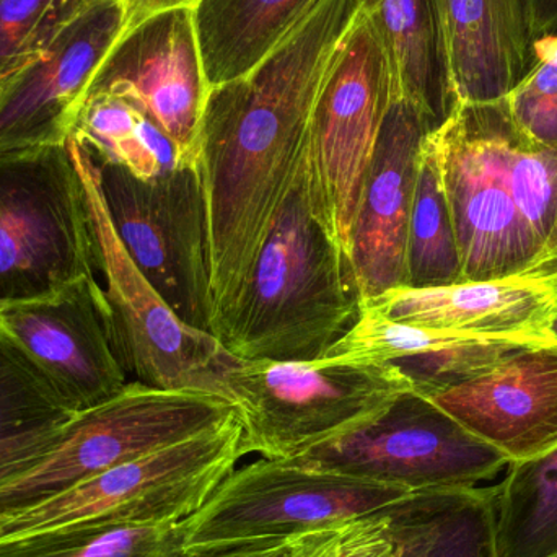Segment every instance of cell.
<instances>
[{
    "instance_id": "4316f807",
    "label": "cell",
    "mask_w": 557,
    "mask_h": 557,
    "mask_svg": "<svg viewBox=\"0 0 557 557\" xmlns=\"http://www.w3.org/2000/svg\"><path fill=\"white\" fill-rule=\"evenodd\" d=\"M406 287L428 288L461 282L454 222L434 153L422 143L408 232Z\"/></svg>"
},
{
    "instance_id": "e0dca14e",
    "label": "cell",
    "mask_w": 557,
    "mask_h": 557,
    "mask_svg": "<svg viewBox=\"0 0 557 557\" xmlns=\"http://www.w3.org/2000/svg\"><path fill=\"white\" fill-rule=\"evenodd\" d=\"M510 463L557 447V343L529 344L476 379L425 396Z\"/></svg>"
},
{
    "instance_id": "484cf974",
    "label": "cell",
    "mask_w": 557,
    "mask_h": 557,
    "mask_svg": "<svg viewBox=\"0 0 557 557\" xmlns=\"http://www.w3.org/2000/svg\"><path fill=\"white\" fill-rule=\"evenodd\" d=\"M186 549V520L65 527L0 542V557H180Z\"/></svg>"
},
{
    "instance_id": "d4e9b609",
    "label": "cell",
    "mask_w": 557,
    "mask_h": 557,
    "mask_svg": "<svg viewBox=\"0 0 557 557\" xmlns=\"http://www.w3.org/2000/svg\"><path fill=\"white\" fill-rule=\"evenodd\" d=\"M496 490L497 557L557 555V447L509 465Z\"/></svg>"
},
{
    "instance_id": "1f68e13d",
    "label": "cell",
    "mask_w": 557,
    "mask_h": 557,
    "mask_svg": "<svg viewBox=\"0 0 557 557\" xmlns=\"http://www.w3.org/2000/svg\"><path fill=\"white\" fill-rule=\"evenodd\" d=\"M290 557H399V549L382 510L292 536Z\"/></svg>"
},
{
    "instance_id": "ffe728a7",
    "label": "cell",
    "mask_w": 557,
    "mask_h": 557,
    "mask_svg": "<svg viewBox=\"0 0 557 557\" xmlns=\"http://www.w3.org/2000/svg\"><path fill=\"white\" fill-rule=\"evenodd\" d=\"M454 104L503 100L532 64L522 0H434Z\"/></svg>"
},
{
    "instance_id": "52a82bcc",
    "label": "cell",
    "mask_w": 557,
    "mask_h": 557,
    "mask_svg": "<svg viewBox=\"0 0 557 557\" xmlns=\"http://www.w3.org/2000/svg\"><path fill=\"white\" fill-rule=\"evenodd\" d=\"M392 101L385 45L359 5L321 85L307 150L311 211L349 258L354 219Z\"/></svg>"
},
{
    "instance_id": "7c38bea8",
    "label": "cell",
    "mask_w": 557,
    "mask_h": 557,
    "mask_svg": "<svg viewBox=\"0 0 557 557\" xmlns=\"http://www.w3.org/2000/svg\"><path fill=\"white\" fill-rule=\"evenodd\" d=\"M411 494L389 484L261 458L235 470L205 507L186 519V546L292 539L382 512Z\"/></svg>"
},
{
    "instance_id": "ac0fdd59",
    "label": "cell",
    "mask_w": 557,
    "mask_h": 557,
    "mask_svg": "<svg viewBox=\"0 0 557 557\" xmlns=\"http://www.w3.org/2000/svg\"><path fill=\"white\" fill-rule=\"evenodd\" d=\"M557 307V271L442 287H398L363 301V310L393 321L487 337L543 334Z\"/></svg>"
},
{
    "instance_id": "30bf717a",
    "label": "cell",
    "mask_w": 557,
    "mask_h": 557,
    "mask_svg": "<svg viewBox=\"0 0 557 557\" xmlns=\"http://www.w3.org/2000/svg\"><path fill=\"white\" fill-rule=\"evenodd\" d=\"M94 162L111 224L136 267L180 320L211 333V250L198 170L144 182L123 166Z\"/></svg>"
},
{
    "instance_id": "8fae6325",
    "label": "cell",
    "mask_w": 557,
    "mask_h": 557,
    "mask_svg": "<svg viewBox=\"0 0 557 557\" xmlns=\"http://www.w3.org/2000/svg\"><path fill=\"white\" fill-rule=\"evenodd\" d=\"M292 461L411 493L474 487L510 465L418 392L405 393L369 424Z\"/></svg>"
},
{
    "instance_id": "44dd1931",
    "label": "cell",
    "mask_w": 557,
    "mask_h": 557,
    "mask_svg": "<svg viewBox=\"0 0 557 557\" xmlns=\"http://www.w3.org/2000/svg\"><path fill=\"white\" fill-rule=\"evenodd\" d=\"M388 55L392 100L418 108L432 127L454 108L434 0H359Z\"/></svg>"
},
{
    "instance_id": "3957f363",
    "label": "cell",
    "mask_w": 557,
    "mask_h": 557,
    "mask_svg": "<svg viewBox=\"0 0 557 557\" xmlns=\"http://www.w3.org/2000/svg\"><path fill=\"white\" fill-rule=\"evenodd\" d=\"M248 454L292 461L372 422L411 380L389 363L276 362L235 357L222 375Z\"/></svg>"
},
{
    "instance_id": "4dcf8cb0",
    "label": "cell",
    "mask_w": 557,
    "mask_h": 557,
    "mask_svg": "<svg viewBox=\"0 0 557 557\" xmlns=\"http://www.w3.org/2000/svg\"><path fill=\"white\" fill-rule=\"evenodd\" d=\"M506 100L520 129L557 150V33L533 39L529 72Z\"/></svg>"
},
{
    "instance_id": "9c48e42d",
    "label": "cell",
    "mask_w": 557,
    "mask_h": 557,
    "mask_svg": "<svg viewBox=\"0 0 557 557\" xmlns=\"http://www.w3.org/2000/svg\"><path fill=\"white\" fill-rule=\"evenodd\" d=\"M69 144L84 180L98 271L107 282L104 297L110 308L111 336L124 372L134 376L133 382L144 385L228 398L222 375L235 357L214 334L180 320L144 276L111 224L94 157L74 139H69Z\"/></svg>"
},
{
    "instance_id": "d6a6232c",
    "label": "cell",
    "mask_w": 557,
    "mask_h": 557,
    "mask_svg": "<svg viewBox=\"0 0 557 557\" xmlns=\"http://www.w3.org/2000/svg\"><path fill=\"white\" fill-rule=\"evenodd\" d=\"M69 422L0 438V484L41 461L59 444Z\"/></svg>"
},
{
    "instance_id": "8992f818",
    "label": "cell",
    "mask_w": 557,
    "mask_h": 557,
    "mask_svg": "<svg viewBox=\"0 0 557 557\" xmlns=\"http://www.w3.org/2000/svg\"><path fill=\"white\" fill-rule=\"evenodd\" d=\"M506 98L454 104L425 136L441 172L458 253L461 282L543 273L545 247L517 208L504 163ZM552 273V271H549Z\"/></svg>"
},
{
    "instance_id": "4fadbf2b",
    "label": "cell",
    "mask_w": 557,
    "mask_h": 557,
    "mask_svg": "<svg viewBox=\"0 0 557 557\" xmlns=\"http://www.w3.org/2000/svg\"><path fill=\"white\" fill-rule=\"evenodd\" d=\"M94 94L133 101L175 144L180 169H196L209 85L195 7L156 13L124 33L95 74Z\"/></svg>"
},
{
    "instance_id": "e575fe53",
    "label": "cell",
    "mask_w": 557,
    "mask_h": 557,
    "mask_svg": "<svg viewBox=\"0 0 557 557\" xmlns=\"http://www.w3.org/2000/svg\"><path fill=\"white\" fill-rule=\"evenodd\" d=\"M196 2L198 0H123L124 12H126L123 35L129 29L136 28L144 20L156 15V13L165 12V10L175 9V7H195Z\"/></svg>"
},
{
    "instance_id": "2e32d148",
    "label": "cell",
    "mask_w": 557,
    "mask_h": 557,
    "mask_svg": "<svg viewBox=\"0 0 557 557\" xmlns=\"http://www.w3.org/2000/svg\"><path fill=\"white\" fill-rule=\"evenodd\" d=\"M434 129L408 101H392L354 219L350 260L363 301L406 287L419 157Z\"/></svg>"
},
{
    "instance_id": "cb8c5ba5",
    "label": "cell",
    "mask_w": 557,
    "mask_h": 557,
    "mask_svg": "<svg viewBox=\"0 0 557 557\" xmlns=\"http://www.w3.org/2000/svg\"><path fill=\"white\" fill-rule=\"evenodd\" d=\"M71 139L144 182L180 169L175 144L139 107L116 95H88Z\"/></svg>"
},
{
    "instance_id": "7a4b0ae2",
    "label": "cell",
    "mask_w": 557,
    "mask_h": 557,
    "mask_svg": "<svg viewBox=\"0 0 557 557\" xmlns=\"http://www.w3.org/2000/svg\"><path fill=\"white\" fill-rule=\"evenodd\" d=\"M352 261L311 211L305 169L211 333L242 360L314 362L362 317Z\"/></svg>"
},
{
    "instance_id": "836d02e7",
    "label": "cell",
    "mask_w": 557,
    "mask_h": 557,
    "mask_svg": "<svg viewBox=\"0 0 557 557\" xmlns=\"http://www.w3.org/2000/svg\"><path fill=\"white\" fill-rule=\"evenodd\" d=\"M530 38L557 33V0H522Z\"/></svg>"
},
{
    "instance_id": "277c9868",
    "label": "cell",
    "mask_w": 557,
    "mask_h": 557,
    "mask_svg": "<svg viewBox=\"0 0 557 557\" xmlns=\"http://www.w3.org/2000/svg\"><path fill=\"white\" fill-rule=\"evenodd\" d=\"M97 271L71 144L0 149V310L49 297Z\"/></svg>"
},
{
    "instance_id": "5b68a950",
    "label": "cell",
    "mask_w": 557,
    "mask_h": 557,
    "mask_svg": "<svg viewBox=\"0 0 557 557\" xmlns=\"http://www.w3.org/2000/svg\"><path fill=\"white\" fill-rule=\"evenodd\" d=\"M247 455L240 416L178 444L117 465L0 519V542L65 527L157 525L195 516Z\"/></svg>"
},
{
    "instance_id": "8d00e7d4",
    "label": "cell",
    "mask_w": 557,
    "mask_h": 557,
    "mask_svg": "<svg viewBox=\"0 0 557 557\" xmlns=\"http://www.w3.org/2000/svg\"><path fill=\"white\" fill-rule=\"evenodd\" d=\"M543 334H545L546 339L552 341V343H557V307L556 310L553 311L548 323H546Z\"/></svg>"
},
{
    "instance_id": "74e56055",
    "label": "cell",
    "mask_w": 557,
    "mask_h": 557,
    "mask_svg": "<svg viewBox=\"0 0 557 557\" xmlns=\"http://www.w3.org/2000/svg\"><path fill=\"white\" fill-rule=\"evenodd\" d=\"M552 557H557V555L556 556H552Z\"/></svg>"
},
{
    "instance_id": "d590c367",
    "label": "cell",
    "mask_w": 557,
    "mask_h": 557,
    "mask_svg": "<svg viewBox=\"0 0 557 557\" xmlns=\"http://www.w3.org/2000/svg\"><path fill=\"white\" fill-rule=\"evenodd\" d=\"M543 267L549 271H557V227L548 248H546L545 258H543Z\"/></svg>"
},
{
    "instance_id": "6da1fadb",
    "label": "cell",
    "mask_w": 557,
    "mask_h": 557,
    "mask_svg": "<svg viewBox=\"0 0 557 557\" xmlns=\"http://www.w3.org/2000/svg\"><path fill=\"white\" fill-rule=\"evenodd\" d=\"M359 0H317L253 71L211 88L198 170L211 250V330L244 285L305 169L311 117Z\"/></svg>"
},
{
    "instance_id": "83f0119b",
    "label": "cell",
    "mask_w": 557,
    "mask_h": 557,
    "mask_svg": "<svg viewBox=\"0 0 557 557\" xmlns=\"http://www.w3.org/2000/svg\"><path fill=\"white\" fill-rule=\"evenodd\" d=\"M51 380L0 324V438L71 421Z\"/></svg>"
},
{
    "instance_id": "d6986e66",
    "label": "cell",
    "mask_w": 557,
    "mask_h": 557,
    "mask_svg": "<svg viewBox=\"0 0 557 557\" xmlns=\"http://www.w3.org/2000/svg\"><path fill=\"white\" fill-rule=\"evenodd\" d=\"M535 343L546 341L431 330L363 310L356 326L314 362L389 363L411 380L414 392L428 396L476 379L507 354Z\"/></svg>"
},
{
    "instance_id": "ba28073f",
    "label": "cell",
    "mask_w": 557,
    "mask_h": 557,
    "mask_svg": "<svg viewBox=\"0 0 557 557\" xmlns=\"http://www.w3.org/2000/svg\"><path fill=\"white\" fill-rule=\"evenodd\" d=\"M231 398L129 382L110 401L78 412L59 444L0 484V519L52 499L117 465L218 428L237 414Z\"/></svg>"
},
{
    "instance_id": "7402d4cb",
    "label": "cell",
    "mask_w": 557,
    "mask_h": 557,
    "mask_svg": "<svg viewBox=\"0 0 557 557\" xmlns=\"http://www.w3.org/2000/svg\"><path fill=\"white\" fill-rule=\"evenodd\" d=\"M383 512L399 557H497L494 487L412 493Z\"/></svg>"
},
{
    "instance_id": "9a60e30c",
    "label": "cell",
    "mask_w": 557,
    "mask_h": 557,
    "mask_svg": "<svg viewBox=\"0 0 557 557\" xmlns=\"http://www.w3.org/2000/svg\"><path fill=\"white\" fill-rule=\"evenodd\" d=\"M124 22L123 0H97L12 81L0 94V149L69 143L91 81L123 35Z\"/></svg>"
},
{
    "instance_id": "5bb4252c",
    "label": "cell",
    "mask_w": 557,
    "mask_h": 557,
    "mask_svg": "<svg viewBox=\"0 0 557 557\" xmlns=\"http://www.w3.org/2000/svg\"><path fill=\"white\" fill-rule=\"evenodd\" d=\"M0 324L75 414L110 401L129 383L114 350L110 308L97 277L2 308Z\"/></svg>"
},
{
    "instance_id": "f546056e",
    "label": "cell",
    "mask_w": 557,
    "mask_h": 557,
    "mask_svg": "<svg viewBox=\"0 0 557 557\" xmlns=\"http://www.w3.org/2000/svg\"><path fill=\"white\" fill-rule=\"evenodd\" d=\"M97 0H0V94Z\"/></svg>"
},
{
    "instance_id": "603a6c76",
    "label": "cell",
    "mask_w": 557,
    "mask_h": 557,
    "mask_svg": "<svg viewBox=\"0 0 557 557\" xmlns=\"http://www.w3.org/2000/svg\"><path fill=\"white\" fill-rule=\"evenodd\" d=\"M317 0H198L195 26L209 90L253 71Z\"/></svg>"
},
{
    "instance_id": "f1b7e54d",
    "label": "cell",
    "mask_w": 557,
    "mask_h": 557,
    "mask_svg": "<svg viewBox=\"0 0 557 557\" xmlns=\"http://www.w3.org/2000/svg\"><path fill=\"white\" fill-rule=\"evenodd\" d=\"M504 163L517 208L546 253L557 227V150L520 129L510 113L504 133Z\"/></svg>"
}]
</instances>
